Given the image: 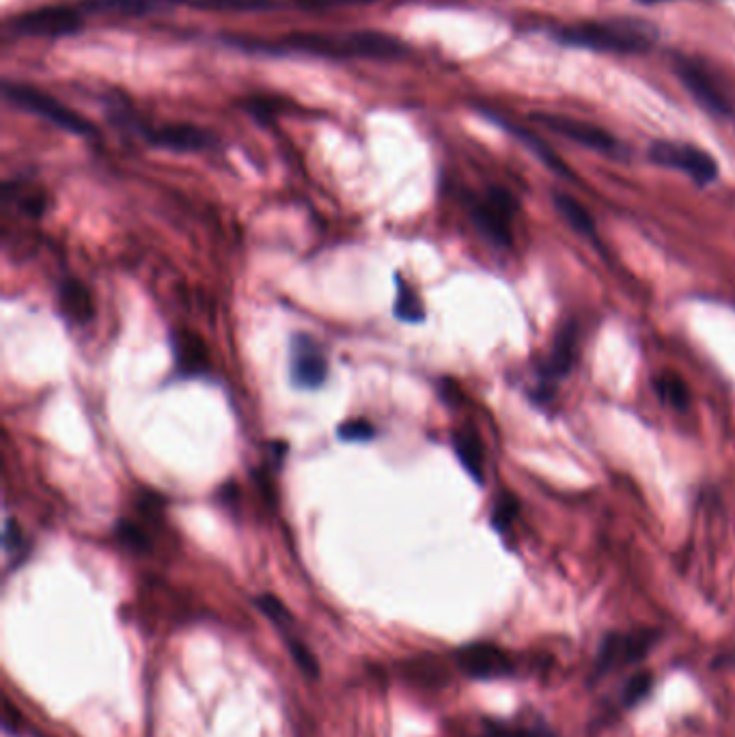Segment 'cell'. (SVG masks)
Instances as JSON below:
<instances>
[{"mask_svg": "<svg viewBox=\"0 0 735 737\" xmlns=\"http://www.w3.org/2000/svg\"><path fill=\"white\" fill-rule=\"evenodd\" d=\"M557 39L571 48H587L594 52L638 55L647 52L660 39V31L647 20L612 18L569 24L557 31Z\"/></svg>", "mask_w": 735, "mask_h": 737, "instance_id": "6da1fadb", "label": "cell"}, {"mask_svg": "<svg viewBox=\"0 0 735 737\" xmlns=\"http://www.w3.org/2000/svg\"><path fill=\"white\" fill-rule=\"evenodd\" d=\"M2 94H4V100L13 104L16 108H22L31 115H37L66 132L78 136L96 135V128L85 117H80L76 110L67 108L66 104H61L57 98H52L39 89H33L29 85L7 82Z\"/></svg>", "mask_w": 735, "mask_h": 737, "instance_id": "7a4b0ae2", "label": "cell"}, {"mask_svg": "<svg viewBox=\"0 0 735 737\" xmlns=\"http://www.w3.org/2000/svg\"><path fill=\"white\" fill-rule=\"evenodd\" d=\"M675 73L688 89L695 101L714 117H732L734 115V98L718 73L707 68L699 59L675 57Z\"/></svg>", "mask_w": 735, "mask_h": 737, "instance_id": "3957f363", "label": "cell"}, {"mask_svg": "<svg viewBox=\"0 0 735 737\" xmlns=\"http://www.w3.org/2000/svg\"><path fill=\"white\" fill-rule=\"evenodd\" d=\"M518 212V202L502 188H490L483 197L470 205V218L479 234L490 244L507 248L511 246V220Z\"/></svg>", "mask_w": 735, "mask_h": 737, "instance_id": "277c9868", "label": "cell"}, {"mask_svg": "<svg viewBox=\"0 0 735 737\" xmlns=\"http://www.w3.org/2000/svg\"><path fill=\"white\" fill-rule=\"evenodd\" d=\"M649 160L658 167L682 170L699 186H707L718 177V163L707 151L688 143L656 140L649 147Z\"/></svg>", "mask_w": 735, "mask_h": 737, "instance_id": "5b68a950", "label": "cell"}, {"mask_svg": "<svg viewBox=\"0 0 735 737\" xmlns=\"http://www.w3.org/2000/svg\"><path fill=\"white\" fill-rule=\"evenodd\" d=\"M16 35L27 37H66L82 29V9L69 4H46L20 13L9 22Z\"/></svg>", "mask_w": 735, "mask_h": 737, "instance_id": "8992f818", "label": "cell"}, {"mask_svg": "<svg viewBox=\"0 0 735 737\" xmlns=\"http://www.w3.org/2000/svg\"><path fill=\"white\" fill-rule=\"evenodd\" d=\"M658 638H660L658 632H649V630L628 632V635L621 632L606 635L596 656V667H594L596 677L606 675L608 670L621 669L645 660L651 647L658 642Z\"/></svg>", "mask_w": 735, "mask_h": 737, "instance_id": "52a82bcc", "label": "cell"}, {"mask_svg": "<svg viewBox=\"0 0 735 737\" xmlns=\"http://www.w3.org/2000/svg\"><path fill=\"white\" fill-rule=\"evenodd\" d=\"M292 384L301 391H317L329 377V361L322 345L313 336L296 335L290 352Z\"/></svg>", "mask_w": 735, "mask_h": 737, "instance_id": "ba28073f", "label": "cell"}, {"mask_svg": "<svg viewBox=\"0 0 735 737\" xmlns=\"http://www.w3.org/2000/svg\"><path fill=\"white\" fill-rule=\"evenodd\" d=\"M455 662L467 677L479 681L511 677L516 670L509 654L492 642H470L455 654Z\"/></svg>", "mask_w": 735, "mask_h": 737, "instance_id": "9c48e42d", "label": "cell"}, {"mask_svg": "<svg viewBox=\"0 0 735 737\" xmlns=\"http://www.w3.org/2000/svg\"><path fill=\"white\" fill-rule=\"evenodd\" d=\"M535 119L539 124H543L546 128H550L552 132L557 135L566 136L569 140L587 147V149H594V151H600V154H606V156H617L619 151V143L617 138L612 135H608L606 130H601L600 126H594L589 121H582V119H571V117H566V115H535Z\"/></svg>", "mask_w": 735, "mask_h": 737, "instance_id": "30bf717a", "label": "cell"}, {"mask_svg": "<svg viewBox=\"0 0 735 737\" xmlns=\"http://www.w3.org/2000/svg\"><path fill=\"white\" fill-rule=\"evenodd\" d=\"M130 124L147 143H151L154 147L168 149V151L190 154V151L207 149L214 143L209 132L200 130L197 126H190V124H173V126H163V128H145V126H138L134 119Z\"/></svg>", "mask_w": 735, "mask_h": 737, "instance_id": "8fae6325", "label": "cell"}, {"mask_svg": "<svg viewBox=\"0 0 735 737\" xmlns=\"http://www.w3.org/2000/svg\"><path fill=\"white\" fill-rule=\"evenodd\" d=\"M574 352H576V333L571 326H568L559 333L557 343L552 347V354L541 365L539 393L535 395L539 402H546L555 391V382L561 380L564 375H568L569 368L574 365Z\"/></svg>", "mask_w": 735, "mask_h": 737, "instance_id": "7c38bea8", "label": "cell"}, {"mask_svg": "<svg viewBox=\"0 0 735 737\" xmlns=\"http://www.w3.org/2000/svg\"><path fill=\"white\" fill-rule=\"evenodd\" d=\"M453 449L458 453L460 464L467 469L468 474L481 483L483 481V444L472 430L455 432Z\"/></svg>", "mask_w": 735, "mask_h": 737, "instance_id": "4fadbf2b", "label": "cell"}, {"mask_svg": "<svg viewBox=\"0 0 735 737\" xmlns=\"http://www.w3.org/2000/svg\"><path fill=\"white\" fill-rule=\"evenodd\" d=\"M488 115H490V119H494L499 126H502L509 135L516 136L525 147H529L546 167L552 168V170L559 173V175H569V168L564 165V160H559L557 154H555V151H552L541 138H537V136L527 132V130H522V128H518V126H513V124L501 121V117H497V115H492V112H488Z\"/></svg>", "mask_w": 735, "mask_h": 737, "instance_id": "5bb4252c", "label": "cell"}, {"mask_svg": "<svg viewBox=\"0 0 735 737\" xmlns=\"http://www.w3.org/2000/svg\"><path fill=\"white\" fill-rule=\"evenodd\" d=\"M175 361L177 367L186 373H199L207 367V354H205V345L200 343L199 338L190 333H179L175 335Z\"/></svg>", "mask_w": 735, "mask_h": 737, "instance_id": "9a60e30c", "label": "cell"}, {"mask_svg": "<svg viewBox=\"0 0 735 737\" xmlns=\"http://www.w3.org/2000/svg\"><path fill=\"white\" fill-rule=\"evenodd\" d=\"M59 298H61L63 308L69 313V317H74L76 322H89L94 317L91 294L78 281H67V283H63Z\"/></svg>", "mask_w": 735, "mask_h": 737, "instance_id": "2e32d148", "label": "cell"}, {"mask_svg": "<svg viewBox=\"0 0 735 737\" xmlns=\"http://www.w3.org/2000/svg\"><path fill=\"white\" fill-rule=\"evenodd\" d=\"M395 283H398V301H395V317L405 324H423L425 322V306L421 298L416 296V292L403 281L401 274H395Z\"/></svg>", "mask_w": 735, "mask_h": 737, "instance_id": "e0dca14e", "label": "cell"}, {"mask_svg": "<svg viewBox=\"0 0 735 737\" xmlns=\"http://www.w3.org/2000/svg\"><path fill=\"white\" fill-rule=\"evenodd\" d=\"M555 205L559 209V214L568 220L569 227L576 232V234H582L585 237H591L596 239V223L594 218L589 216V212L576 202L571 199L569 195H564V193H557L555 195Z\"/></svg>", "mask_w": 735, "mask_h": 737, "instance_id": "ac0fdd59", "label": "cell"}, {"mask_svg": "<svg viewBox=\"0 0 735 737\" xmlns=\"http://www.w3.org/2000/svg\"><path fill=\"white\" fill-rule=\"evenodd\" d=\"M654 389L663 402L677 410H686L690 403V391H688L686 382L675 373H663L660 377H656Z\"/></svg>", "mask_w": 735, "mask_h": 737, "instance_id": "d6986e66", "label": "cell"}, {"mask_svg": "<svg viewBox=\"0 0 735 737\" xmlns=\"http://www.w3.org/2000/svg\"><path fill=\"white\" fill-rule=\"evenodd\" d=\"M154 7L151 0H89L82 4L85 11L115 13V16H143Z\"/></svg>", "mask_w": 735, "mask_h": 737, "instance_id": "ffe728a7", "label": "cell"}, {"mask_svg": "<svg viewBox=\"0 0 735 737\" xmlns=\"http://www.w3.org/2000/svg\"><path fill=\"white\" fill-rule=\"evenodd\" d=\"M175 2L199 7V9H242V11L270 9L276 4L272 0H175Z\"/></svg>", "mask_w": 735, "mask_h": 737, "instance_id": "44dd1931", "label": "cell"}, {"mask_svg": "<svg viewBox=\"0 0 735 737\" xmlns=\"http://www.w3.org/2000/svg\"><path fill=\"white\" fill-rule=\"evenodd\" d=\"M651 688H654V675L647 672V670L636 672L635 677H630V681L626 684L621 704H624V707H636L651 692Z\"/></svg>", "mask_w": 735, "mask_h": 737, "instance_id": "7402d4cb", "label": "cell"}, {"mask_svg": "<svg viewBox=\"0 0 735 737\" xmlns=\"http://www.w3.org/2000/svg\"><path fill=\"white\" fill-rule=\"evenodd\" d=\"M255 603H257L259 610H264V615L272 619V623H274L281 632H285V630L294 623L290 610L285 608V603L281 602L278 598H274V596H259V598L255 600Z\"/></svg>", "mask_w": 735, "mask_h": 737, "instance_id": "603a6c76", "label": "cell"}, {"mask_svg": "<svg viewBox=\"0 0 735 737\" xmlns=\"http://www.w3.org/2000/svg\"><path fill=\"white\" fill-rule=\"evenodd\" d=\"M375 428L365 421V419H352L345 421L343 425H339L336 430V438L341 442H371L375 438Z\"/></svg>", "mask_w": 735, "mask_h": 737, "instance_id": "cb8c5ba5", "label": "cell"}, {"mask_svg": "<svg viewBox=\"0 0 735 737\" xmlns=\"http://www.w3.org/2000/svg\"><path fill=\"white\" fill-rule=\"evenodd\" d=\"M518 515V501L511 494H502L501 499L494 504V513H492V524L497 531H507L513 522V518Z\"/></svg>", "mask_w": 735, "mask_h": 737, "instance_id": "d4e9b609", "label": "cell"}, {"mask_svg": "<svg viewBox=\"0 0 735 737\" xmlns=\"http://www.w3.org/2000/svg\"><path fill=\"white\" fill-rule=\"evenodd\" d=\"M486 727H490L499 737H557L552 729H548L546 725H535V727H504L499 723H488Z\"/></svg>", "mask_w": 735, "mask_h": 737, "instance_id": "484cf974", "label": "cell"}, {"mask_svg": "<svg viewBox=\"0 0 735 737\" xmlns=\"http://www.w3.org/2000/svg\"><path fill=\"white\" fill-rule=\"evenodd\" d=\"M117 531H119L121 541L126 546H130L136 552H147L149 550V539L145 537V533L138 527H134L130 522H119Z\"/></svg>", "mask_w": 735, "mask_h": 737, "instance_id": "4316f807", "label": "cell"}, {"mask_svg": "<svg viewBox=\"0 0 735 737\" xmlns=\"http://www.w3.org/2000/svg\"><path fill=\"white\" fill-rule=\"evenodd\" d=\"M2 541H4V550L7 554H18V550L24 546V537H22V531L20 527L7 518L4 520V531H2Z\"/></svg>", "mask_w": 735, "mask_h": 737, "instance_id": "83f0119b", "label": "cell"}, {"mask_svg": "<svg viewBox=\"0 0 735 737\" xmlns=\"http://www.w3.org/2000/svg\"><path fill=\"white\" fill-rule=\"evenodd\" d=\"M306 7H341V4H363L375 0H302Z\"/></svg>", "mask_w": 735, "mask_h": 737, "instance_id": "f1b7e54d", "label": "cell"}, {"mask_svg": "<svg viewBox=\"0 0 735 737\" xmlns=\"http://www.w3.org/2000/svg\"><path fill=\"white\" fill-rule=\"evenodd\" d=\"M640 4H658V2H670V0H638Z\"/></svg>", "mask_w": 735, "mask_h": 737, "instance_id": "f546056e", "label": "cell"}, {"mask_svg": "<svg viewBox=\"0 0 735 737\" xmlns=\"http://www.w3.org/2000/svg\"><path fill=\"white\" fill-rule=\"evenodd\" d=\"M486 737H499V734H494V731H492V729H490V727H488V736H486Z\"/></svg>", "mask_w": 735, "mask_h": 737, "instance_id": "4dcf8cb0", "label": "cell"}]
</instances>
